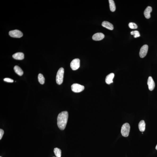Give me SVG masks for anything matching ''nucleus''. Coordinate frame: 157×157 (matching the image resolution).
Here are the masks:
<instances>
[{
  "mask_svg": "<svg viewBox=\"0 0 157 157\" xmlns=\"http://www.w3.org/2000/svg\"><path fill=\"white\" fill-rule=\"evenodd\" d=\"M68 113L67 111H63L59 113L57 118V124L58 127L61 130L65 128L67 122Z\"/></svg>",
  "mask_w": 157,
  "mask_h": 157,
  "instance_id": "nucleus-1",
  "label": "nucleus"
},
{
  "mask_svg": "<svg viewBox=\"0 0 157 157\" xmlns=\"http://www.w3.org/2000/svg\"><path fill=\"white\" fill-rule=\"evenodd\" d=\"M64 72V69L63 68H60L58 71L56 76V81L58 85H61L63 83Z\"/></svg>",
  "mask_w": 157,
  "mask_h": 157,
  "instance_id": "nucleus-2",
  "label": "nucleus"
},
{
  "mask_svg": "<svg viewBox=\"0 0 157 157\" xmlns=\"http://www.w3.org/2000/svg\"><path fill=\"white\" fill-rule=\"evenodd\" d=\"M130 126L128 123H126L122 125L121 129V133L122 136L127 137L129 135L130 130Z\"/></svg>",
  "mask_w": 157,
  "mask_h": 157,
  "instance_id": "nucleus-3",
  "label": "nucleus"
},
{
  "mask_svg": "<svg viewBox=\"0 0 157 157\" xmlns=\"http://www.w3.org/2000/svg\"><path fill=\"white\" fill-rule=\"evenodd\" d=\"M71 87L72 91L75 93H79L84 89V86L78 83H74L72 85Z\"/></svg>",
  "mask_w": 157,
  "mask_h": 157,
  "instance_id": "nucleus-4",
  "label": "nucleus"
},
{
  "mask_svg": "<svg viewBox=\"0 0 157 157\" xmlns=\"http://www.w3.org/2000/svg\"><path fill=\"white\" fill-rule=\"evenodd\" d=\"M70 67L73 70H75L79 68L80 65V61L79 59H73L70 63Z\"/></svg>",
  "mask_w": 157,
  "mask_h": 157,
  "instance_id": "nucleus-5",
  "label": "nucleus"
},
{
  "mask_svg": "<svg viewBox=\"0 0 157 157\" xmlns=\"http://www.w3.org/2000/svg\"><path fill=\"white\" fill-rule=\"evenodd\" d=\"M9 34L11 37L13 38H20L23 36L22 33L21 31L17 30L10 31Z\"/></svg>",
  "mask_w": 157,
  "mask_h": 157,
  "instance_id": "nucleus-6",
  "label": "nucleus"
},
{
  "mask_svg": "<svg viewBox=\"0 0 157 157\" xmlns=\"http://www.w3.org/2000/svg\"><path fill=\"white\" fill-rule=\"evenodd\" d=\"M148 47L147 45H143L140 49L139 52V55L140 57L143 58L146 56L147 53Z\"/></svg>",
  "mask_w": 157,
  "mask_h": 157,
  "instance_id": "nucleus-7",
  "label": "nucleus"
},
{
  "mask_svg": "<svg viewBox=\"0 0 157 157\" xmlns=\"http://www.w3.org/2000/svg\"><path fill=\"white\" fill-rule=\"evenodd\" d=\"M147 84L150 91H152L154 89L155 87V83L151 77H149L148 78Z\"/></svg>",
  "mask_w": 157,
  "mask_h": 157,
  "instance_id": "nucleus-8",
  "label": "nucleus"
},
{
  "mask_svg": "<svg viewBox=\"0 0 157 157\" xmlns=\"http://www.w3.org/2000/svg\"><path fill=\"white\" fill-rule=\"evenodd\" d=\"M105 35L101 33H98L95 34L92 37V39L95 41H100L102 40L105 37Z\"/></svg>",
  "mask_w": 157,
  "mask_h": 157,
  "instance_id": "nucleus-9",
  "label": "nucleus"
},
{
  "mask_svg": "<svg viewBox=\"0 0 157 157\" xmlns=\"http://www.w3.org/2000/svg\"><path fill=\"white\" fill-rule=\"evenodd\" d=\"M152 11V8L150 6L147 7L144 11V14L145 18L149 19L151 17L150 13Z\"/></svg>",
  "mask_w": 157,
  "mask_h": 157,
  "instance_id": "nucleus-10",
  "label": "nucleus"
},
{
  "mask_svg": "<svg viewBox=\"0 0 157 157\" xmlns=\"http://www.w3.org/2000/svg\"><path fill=\"white\" fill-rule=\"evenodd\" d=\"M13 57L16 60H22L24 58V55L22 52H17L13 54Z\"/></svg>",
  "mask_w": 157,
  "mask_h": 157,
  "instance_id": "nucleus-11",
  "label": "nucleus"
},
{
  "mask_svg": "<svg viewBox=\"0 0 157 157\" xmlns=\"http://www.w3.org/2000/svg\"><path fill=\"white\" fill-rule=\"evenodd\" d=\"M114 77V74L113 73H111L107 76L105 79L106 83L108 84H111L113 82V80Z\"/></svg>",
  "mask_w": 157,
  "mask_h": 157,
  "instance_id": "nucleus-12",
  "label": "nucleus"
},
{
  "mask_svg": "<svg viewBox=\"0 0 157 157\" xmlns=\"http://www.w3.org/2000/svg\"><path fill=\"white\" fill-rule=\"evenodd\" d=\"M102 26L110 30H113L114 28L113 25L107 21L103 22L102 23Z\"/></svg>",
  "mask_w": 157,
  "mask_h": 157,
  "instance_id": "nucleus-13",
  "label": "nucleus"
},
{
  "mask_svg": "<svg viewBox=\"0 0 157 157\" xmlns=\"http://www.w3.org/2000/svg\"><path fill=\"white\" fill-rule=\"evenodd\" d=\"M139 130L141 132H144L145 130V124L144 120H142L139 122Z\"/></svg>",
  "mask_w": 157,
  "mask_h": 157,
  "instance_id": "nucleus-14",
  "label": "nucleus"
},
{
  "mask_svg": "<svg viewBox=\"0 0 157 157\" xmlns=\"http://www.w3.org/2000/svg\"><path fill=\"white\" fill-rule=\"evenodd\" d=\"M15 73L20 76H22L23 74V72L21 68L18 66L16 65L14 68Z\"/></svg>",
  "mask_w": 157,
  "mask_h": 157,
  "instance_id": "nucleus-15",
  "label": "nucleus"
},
{
  "mask_svg": "<svg viewBox=\"0 0 157 157\" xmlns=\"http://www.w3.org/2000/svg\"><path fill=\"white\" fill-rule=\"evenodd\" d=\"M109 2L110 10L112 12H114L116 9V5L114 1L113 0H109Z\"/></svg>",
  "mask_w": 157,
  "mask_h": 157,
  "instance_id": "nucleus-16",
  "label": "nucleus"
},
{
  "mask_svg": "<svg viewBox=\"0 0 157 157\" xmlns=\"http://www.w3.org/2000/svg\"><path fill=\"white\" fill-rule=\"evenodd\" d=\"M54 152L56 157H61V150L59 148H55L54 149Z\"/></svg>",
  "mask_w": 157,
  "mask_h": 157,
  "instance_id": "nucleus-17",
  "label": "nucleus"
},
{
  "mask_svg": "<svg viewBox=\"0 0 157 157\" xmlns=\"http://www.w3.org/2000/svg\"><path fill=\"white\" fill-rule=\"evenodd\" d=\"M38 79L39 83L40 84H43L45 83V78L42 74H40V73L39 74L38 76Z\"/></svg>",
  "mask_w": 157,
  "mask_h": 157,
  "instance_id": "nucleus-18",
  "label": "nucleus"
},
{
  "mask_svg": "<svg viewBox=\"0 0 157 157\" xmlns=\"http://www.w3.org/2000/svg\"><path fill=\"white\" fill-rule=\"evenodd\" d=\"M131 35H134V37L135 38L139 37L140 36L139 31H131Z\"/></svg>",
  "mask_w": 157,
  "mask_h": 157,
  "instance_id": "nucleus-19",
  "label": "nucleus"
},
{
  "mask_svg": "<svg viewBox=\"0 0 157 157\" xmlns=\"http://www.w3.org/2000/svg\"><path fill=\"white\" fill-rule=\"evenodd\" d=\"M129 26L130 29H137L138 26L136 24L133 22H130L129 24Z\"/></svg>",
  "mask_w": 157,
  "mask_h": 157,
  "instance_id": "nucleus-20",
  "label": "nucleus"
},
{
  "mask_svg": "<svg viewBox=\"0 0 157 157\" xmlns=\"http://www.w3.org/2000/svg\"><path fill=\"white\" fill-rule=\"evenodd\" d=\"M4 80L5 82H9V83H12L14 82L13 80L9 78H5L4 79Z\"/></svg>",
  "mask_w": 157,
  "mask_h": 157,
  "instance_id": "nucleus-21",
  "label": "nucleus"
},
{
  "mask_svg": "<svg viewBox=\"0 0 157 157\" xmlns=\"http://www.w3.org/2000/svg\"><path fill=\"white\" fill-rule=\"evenodd\" d=\"M4 134V131L2 129H0V140L2 139Z\"/></svg>",
  "mask_w": 157,
  "mask_h": 157,
  "instance_id": "nucleus-22",
  "label": "nucleus"
},
{
  "mask_svg": "<svg viewBox=\"0 0 157 157\" xmlns=\"http://www.w3.org/2000/svg\"><path fill=\"white\" fill-rule=\"evenodd\" d=\"M155 148L157 150V145L156 147Z\"/></svg>",
  "mask_w": 157,
  "mask_h": 157,
  "instance_id": "nucleus-23",
  "label": "nucleus"
},
{
  "mask_svg": "<svg viewBox=\"0 0 157 157\" xmlns=\"http://www.w3.org/2000/svg\"><path fill=\"white\" fill-rule=\"evenodd\" d=\"M0 157H1V156H0Z\"/></svg>",
  "mask_w": 157,
  "mask_h": 157,
  "instance_id": "nucleus-24",
  "label": "nucleus"
},
{
  "mask_svg": "<svg viewBox=\"0 0 157 157\" xmlns=\"http://www.w3.org/2000/svg\"></svg>",
  "mask_w": 157,
  "mask_h": 157,
  "instance_id": "nucleus-25",
  "label": "nucleus"
}]
</instances>
